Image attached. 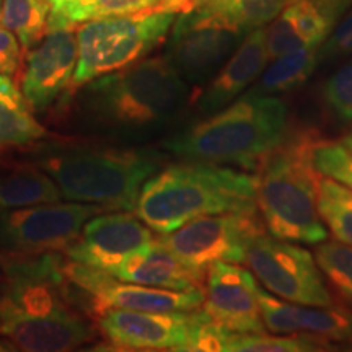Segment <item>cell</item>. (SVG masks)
Returning <instances> with one entry per match:
<instances>
[{
    "label": "cell",
    "instance_id": "6da1fadb",
    "mask_svg": "<svg viewBox=\"0 0 352 352\" xmlns=\"http://www.w3.org/2000/svg\"><path fill=\"white\" fill-rule=\"evenodd\" d=\"M70 287L59 253L2 258L0 336L28 352L72 351L94 341L96 327Z\"/></svg>",
    "mask_w": 352,
    "mask_h": 352
},
{
    "label": "cell",
    "instance_id": "7a4b0ae2",
    "mask_svg": "<svg viewBox=\"0 0 352 352\" xmlns=\"http://www.w3.org/2000/svg\"><path fill=\"white\" fill-rule=\"evenodd\" d=\"M72 95L77 127L118 139L164 129L191 101L188 82L166 57L140 59L94 78Z\"/></svg>",
    "mask_w": 352,
    "mask_h": 352
},
{
    "label": "cell",
    "instance_id": "3957f363",
    "mask_svg": "<svg viewBox=\"0 0 352 352\" xmlns=\"http://www.w3.org/2000/svg\"><path fill=\"white\" fill-rule=\"evenodd\" d=\"M32 147L28 162L54 179L64 199L108 210H134L142 186L162 168L158 153L139 148L76 140Z\"/></svg>",
    "mask_w": 352,
    "mask_h": 352
},
{
    "label": "cell",
    "instance_id": "277c9868",
    "mask_svg": "<svg viewBox=\"0 0 352 352\" xmlns=\"http://www.w3.org/2000/svg\"><path fill=\"white\" fill-rule=\"evenodd\" d=\"M287 131V104L274 95L252 90L176 132L165 140L164 148L186 162L235 165L253 171L284 142Z\"/></svg>",
    "mask_w": 352,
    "mask_h": 352
},
{
    "label": "cell",
    "instance_id": "5b68a950",
    "mask_svg": "<svg viewBox=\"0 0 352 352\" xmlns=\"http://www.w3.org/2000/svg\"><path fill=\"white\" fill-rule=\"evenodd\" d=\"M258 179L245 170L186 162L170 165L142 186L135 215L165 235L201 215L254 212Z\"/></svg>",
    "mask_w": 352,
    "mask_h": 352
},
{
    "label": "cell",
    "instance_id": "8992f818",
    "mask_svg": "<svg viewBox=\"0 0 352 352\" xmlns=\"http://www.w3.org/2000/svg\"><path fill=\"white\" fill-rule=\"evenodd\" d=\"M320 132L302 127L264 158L259 166L256 199L270 235L294 243L318 245L328 239L316 208L320 173L314 148Z\"/></svg>",
    "mask_w": 352,
    "mask_h": 352
},
{
    "label": "cell",
    "instance_id": "52a82bcc",
    "mask_svg": "<svg viewBox=\"0 0 352 352\" xmlns=\"http://www.w3.org/2000/svg\"><path fill=\"white\" fill-rule=\"evenodd\" d=\"M178 13L153 10L85 21L77 30V67L70 96L96 77L138 63L166 38Z\"/></svg>",
    "mask_w": 352,
    "mask_h": 352
},
{
    "label": "cell",
    "instance_id": "ba28073f",
    "mask_svg": "<svg viewBox=\"0 0 352 352\" xmlns=\"http://www.w3.org/2000/svg\"><path fill=\"white\" fill-rule=\"evenodd\" d=\"M107 210L103 206L74 201L0 210V256L64 253L87 220Z\"/></svg>",
    "mask_w": 352,
    "mask_h": 352
},
{
    "label": "cell",
    "instance_id": "9c48e42d",
    "mask_svg": "<svg viewBox=\"0 0 352 352\" xmlns=\"http://www.w3.org/2000/svg\"><path fill=\"white\" fill-rule=\"evenodd\" d=\"M245 263L264 287L284 300L308 307H333L314 253L266 232L248 245Z\"/></svg>",
    "mask_w": 352,
    "mask_h": 352
},
{
    "label": "cell",
    "instance_id": "30bf717a",
    "mask_svg": "<svg viewBox=\"0 0 352 352\" xmlns=\"http://www.w3.org/2000/svg\"><path fill=\"white\" fill-rule=\"evenodd\" d=\"M263 232L256 210L226 212L201 215L158 240L184 264L208 276L214 263H245L248 245Z\"/></svg>",
    "mask_w": 352,
    "mask_h": 352
},
{
    "label": "cell",
    "instance_id": "8fae6325",
    "mask_svg": "<svg viewBox=\"0 0 352 352\" xmlns=\"http://www.w3.org/2000/svg\"><path fill=\"white\" fill-rule=\"evenodd\" d=\"M96 328L113 346L129 351H196L208 315L192 311H138L104 308L95 315Z\"/></svg>",
    "mask_w": 352,
    "mask_h": 352
},
{
    "label": "cell",
    "instance_id": "7c38bea8",
    "mask_svg": "<svg viewBox=\"0 0 352 352\" xmlns=\"http://www.w3.org/2000/svg\"><path fill=\"white\" fill-rule=\"evenodd\" d=\"M248 32L197 10L179 12L166 59L186 82L201 83L219 72Z\"/></svg>",
    "mask_w": 352,
    "mask_h": 352
},
{
    "label": "cell",
    "instance_id": "4fadbf2b",
    "mask_svg": "<svg viewBox=\"0 0 352 352\" xmlns=\"http://www.w3.org/2000/svg\"><path fill=\"white\" fill-rule=\"evenodd\" d=\"M65 274L70 284L90 298L91 314L104 308L138 311H192L204 303V289L170 290L120 280L109 272L94 270L65 256Z\"/></svg>",
    "mask_w": 352,
    "mask_h": 352
},
{
    "label": "cell",
    "instance_id": "5bb4252c",
    "mask_svg": "<svg viewBox=\"0 0 352 352\" xmlns=\"http://www.w3.org/2000/svg\"><path fill=\"white\" fill-rule=\"evenodd\" d=\"M153 240L152 228L129 210L101 212L87 220L63 254L70 261L111 274L122 259Z\"/></svg>",
    "mask_w": 352,
    "mask_h": 352
},
{
    "label": "cell",
    "instance_id": "9a60e30c",
    "mask_svg": "<svg viewBox=\"0 0 352 352\" xmlns=\"http://www.w3.org/2000/svg\"><path fill=\"white\" fill-rule=\"evenodd\" d=\"M77 67V36L72 30H47L41 41L26 51L21 94L34 113H44L69 91Z\"/></svg>",
    "mask_w": 352,
    "mask_h": 352
},
{
    "label": "cell",
    "instance_id": "2e32d148",
    "mask_svg": "<svg viewBox=\"0 0 352 352\" xmlns=\"http://www.w3.org/2000/svg\"><path fill=\"white\" fill-rule=\"evenodd\" d=\"M202 311L232 333H266L253 272L239 263H214L208 270Z\"/></svg>",
    "mask_w": 352,
    "mask_h": 352
},
{
    "label": "cell",
    "instance_id": "e0dca14e",
    "mask_svg": "<svg viewBox=\"0 0 352 352\" xmlns=\"http://www.w3.org/2000/svg\"><path fill=\"white\" fill-rule=\"evenodd\" d=\"M263 323L271 334H307L327 344L352 346V311L333 307H300L259 289Z\"/></svg>",
    "mask_w": 352,
    "mask_h": 352
},
{
    "label": "cell",
    "instance_id": "ac0fdd59",
    "mask_svg": "<svg viewBox=\"0 0 352 352\" xmlns=\"http://www.w3.org/2000/svg\"><path fill=\"white\" fill-rule=\"evenodd\" d=\"M267 60L266 28L261 26L246 34L235 52L215 74L209 87L197 96L199 111L210 114L232 103L241 91L259 78Z\"/></svg>",
    "mask_w": 352,
    "mask_h": 352
},
{
    "label": "cell",
    "instance_id": "d6986e66",
    "mask_svg": "<svg viewBox=\"0 0 352 352\" xmlns=\"http://www.w3.org/2000/svg\"><path fill=\"white\" fill-rule=\"evenodd\" d=\"M111 276L126 283L170 290L204 289L206 284V274L184 264L158 239L122 259Z\"/></svg>",
    "mask_w": 352,
    "mask_h": 352
},
{
    "label": "cell",
    "instance_id": "ffe728a7",
    "mask_svg": "<svg viewBox=\"0 0 352 352\" xmlns=\"http://www.w3.org/2000/svg\"><path fill=\"white\" fill-rule=\"evenodd\" d=\"M63 192L46 171L30 164L0 168V210L59 202Z\"/></svg>",
    "mask_w": 352,
    "mask_h": 352
},
{
    "label": "cell",
    "instance_id": "44dd1931",
    "mask_svg": "<svg viewBox=\"0 0 352 352\" xmlns=\"http://www.w3.org/2000/svg\"><path fill=\"white\" fill-rule=\"evenodd\" d=\"M170 6L171 0H51L47 30H74L90 20L153 10H171Z\"/></svg>",
    "mask_w": 352,
    "mask_h": 352
},
{
    "label": "cell",
    "instance_id": "7402d4cb",
    "mask_svg": "<svg viewBox=\"0 0 352 352\" xmlns=\"http://www.w3.org/2000/svg\"><path fill=\"white\" fill-rule=\"evenodd\" d=\"M33 113L21 90L8 82L0 90V147H26L50 138Z\"/></svg>",
    "mask_w": 352,
    "mask_h": 352
},
{
    "label": "cell",
    "instance_id": "603a6c76",
    "mask_svg": "<svg viewBox=\"0 0 352 352\" xmlns=\"http://www.w3.org/2000/svg\"><path fill=\"white\" fill-rule=\"evenodd\" d=\"M287 3V0H188L184 10L208 13L250 33L271 23Z\"/></svg>",
    "mask_w": 352,
    "mask_h": 352
},
{
    "label": "cell",
    "instance_id": "cb8c5ba5",
    "mask_svg": "<svg viewBox=\"0 0 352 352\" xmlns=\"http://www.w3.org/2000/svg\"><path fill=\"white\" fill-rule=\"evenodd\" d=\"M318 63V47H302V50L276 57L274 63L264 67L253 90L266 95L296 90L310 78Z\"/></svg>",
    "mask_w": 352,
    "mask_h": 352
},
{
    "label": "cell",
    "instance_id": "d4e9b609",
    "mask_svg": "<svg viewBox=\"0 0 352 352\" xmlns=\"http://www.w3.org/2000/svg\"><path fill=\"white\" fill-rule=\"evenodd\" d=\"M51 0H3L0 26L19 38L21 51H28L47 33Z\"/></svg>",
    "mask_w": 352,
    "mask_h": 352
},
{
    "label": "cell",
    "instance_id": "484cf974",
    "mask_svg": "<svg viewBox=\"0 0 352 352\" xmlns=\"http://www.w3.org/2000/svg\"><path fill=\"white\" fill-rule=\"evenodd\" d=\"M324 341L307 334H267V333H223V352H307L328 347Z\"/></svg>",
    "mask_w": 352,
    "mask_h": 352
},
{
    "label": "cell",
    "instance_id": "4316f807",
    "mask_svg": "<svg viewBox=\"0 0 352 352\" xmlns=\"http://www.w3.org/2000/svg\"><path fill=\"white\" fill-rule=\"evenodd\" d=\"M316 208L323 223L341 243L352 246V191L331 178H320Z\"/></svg>",
    "mask_w": 352,
    "mask_h": 352
},
{
    "label": "cell",
    "instance_id": "83f0119b",
    "mask_svg": "<svg viewBox=\"0 0 352 352\" xmlns=\"http://www.w3.org/2000/svg\"><path fill=\"white\" fill-rule=\"evenodd\" d=\"M314 256L328 289L336 294L342 308L352 311V246L341 241H321Z\"/></svg>",
    "mask_w": 352,
    "mask_h": 352
},
{
    "label": "cell",
    "instance_id": "f1b7e54d",
    "mask_svg": "<svg viewBox=\"0 0 352 352\" xmlns=\"http://www.w3.org/2000/svg\"><path fill=\"white\" fill-rule=\"evenodd\" d=\"M314 164L321 176H327L352 191V151L342 142L318 139L314 148Z\"/></svg>",
    "mask_w": 352,
    "mask_h": 352
},
{
    "label": "cell",
    "instance_id": "f546056e",
    "mask_svg": "<svg viewBox=\"0 0 352 352\" xmlns=\"http://www.w3.org/2000/svg\"><path fill=\"white\" fill-rule=\"evenodd\" d=\"M323 100L338 120L352 122V60L342 64L324 82Z\"/></svg>",
    "mask_w": 352,
    "mask_h": 352
},
{
    "label": "cell",
    "instance_id": "4dcf8cb0",
    "mask_svg": "<svg viewBox=\"0 0 352 352\" xmlns=\"http://www.w3.org/2000/svg\"><path fill=\"white\" fill-rule=\"evenodd\" d=\"M352 56V8L318 47L320 60Z\"/></svg>",
    "mask_w": 352,
    "mask_h": 352
},
{
    "label": "cell",
    "instance_id": "1f68e13d",
    "mask_svg": "<svg viewBox=\"0 0 352 352\" xmlns=\"http://www.w3.org/2000/svg\"><path fill=\"white\" fill-rule=\"evenodd\" d=\"M21 46L19 38L0 26V74L15 76L20 69Z\"/></svg>",
    "mask_w": 352,
    "mask_h": 352
},
{
    "label": "cell",
    "instance_id": "d6a6232c",
    "mask_svg": "<svg viewBox=\"0 0 352 352\" xmlns=\"http://www.w3.org/2000/svg\"><path fill=\"white\" fill-rule=\"evenodd\" d=\"M341 142H342V144H344V145H346V147H347V148H349V151H352V132H349V134H347V135H346V138L341 140Z\"/></svg>",
    "mask_w": 352,
    "mask_h": 352
},
{
    "label": "cell",
    "instance_id": "836d02e7",
    "mask_svg": "<svg viewBox=\"0 0 352 352\" xmlns=\"http://www.w3.org/2000/svg\"><path fill=\"white\" fill-rule=\"evenodd\" d=\"M8 82H12L10 78H8V76H3V74H0V90H2V88L6 87Z\"/></svg>",
    "mask_w": 352,
    "mask_h": 352
},
{
    "label": "cell",
    "instance_id": "e575fe53",
    "mask_svg": "<svg viewBox=\"0 0 352 352\" xmlns=\"http://www.w3.org/2000/svg\"><path fill=\"white\" fill-rule=\"evenodd\" d=\"M175 2H176V6H178L179 12H183L184 8H186V3H188V0H175Z\"/></svg>",
    "mask_w": 352,
    "mask_h": 352
},
{
    "label": "cell",
    "instance_id": "d590c367",
    "mask_svg": "<svg viewBox=\"0 0 352 352\" xmlns=\"http://www.w3.org/2000/svg\"><path fill=\"white\" fill-rule=\"evenodd\" d=\"M340 2L342 3V7H344V8H347V7H349V6H351V2H352V0H340Z\"/></svg>",
    "mask_w": 352,
    "mask_h": 352
},
{
    "label": "cell",
    "instance_id": "8d00e7d4",
    "mask_svg": "<svg viewBox=\"0 0 352 352\" xmlns=\"http://www.w3.org/2000/svg\"><path fill=\"white\" fill-rule=\"evenodd\" d=\"M2 3H3V0H0V10H2Z\"/></svg>",
    "mask_w": 352,
    "mask_h": 352
},
{
    "label": "cell",
    "instance_id": "74e56055",
    "mask_svg": "<svg viewBox=\"0 0 352 352\" xmlns=\"http://www.w3.org/2000/svg\"><path fill=\"white\" fill-rule=\"evenodd\" d=\"M287 2H292V0H287Z\"/></svg>",
    "mask_w": 352,
    "mask_h": 352
},
{
    "label": "cell",
    "instance_id": "f35d334b",
    "mask_svg": "<svg viewBox=\"0 0 352 352\" xmlns=\"http://www.w3.org/2000/svg\"><path fill=\"white\" fill-rule=\"evenodd\" d=\"M0 351H2V347H0Z\"/></svg>",
    "mask_w": 352,
    "mask_h": 352
}]
</instances>
